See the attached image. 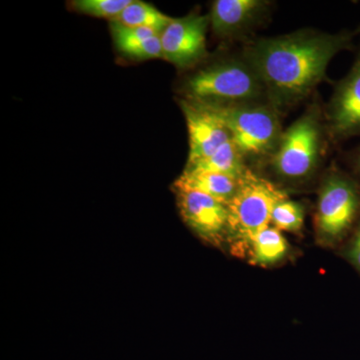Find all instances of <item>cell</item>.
<instances>
[{"mask_svg": "<svg viewBox=\"0 0 360 360\" xmlns=\"http://www.w3.org/2000/svg\"><path fill=\"white\" fill-rule=\"evenodd\" d=\"M305 212L302 203L284 200L272 210L271 224L281 231L297 232L304 224Z\"/></svg>", "mask_w": 360, "mask_h": 360, "instance_id": "17", "label": "cell"}, {"mask_svg": "<svg viewBox=\"0 0 360 360\" xmlns=\"http://www.w3.org/2000/svg\"><path fill=\"white\" fill-rule=\"evenodd\" d=\"M354 165L356 168L357 172L360 174V148L357 150V153L354 155Z\"/></svg>", "mask_w": 360, "mask_h": 360, "instance_id": "20", "label": "cell"}, {"mask_svg": "<svg viewBox=\"0 0 360 360\" xmlns=\"http://www.w3.org/2000/svg\"><path fill=\"white\" fill-rule=\"evenodd\" d=\"M180 215L187 226L205 243L221 245L227 236V206L212 196L175 189Z\"/></svg>", "mask_w": 360, "mask_h": 360, "instance_id": "8", "label": "cell"}, {"mask_svg": "<svg viewBox=\"0 0 360 360\" xmlns=\"http://www.w3.org/2000/svg\"><path fill=\"white\" fill-rule=\"evenodd\" d=\"M131 0H75L70 6L78 13L96 18L115 20L129 6Z\"/></svg>", "mask_w": 360, "mask_h": 360, "instance_id": "18", "label": "cell"}, {"mask_svg": "<svg viewBox=\"0 0 360 360\" xmlns=\"http://www.w3.org/2000/svg\"><path fill=\"white\" fill-rule=\"evenodd\" d=\"M111 34L118 51L136 59L163 58L160 33L149 28L127 27L110 21Z\"/></svg>", "mask_w": 360, "mask_h": 360, "instance_id": "12", "label": "cell"}, {"mask_svg": "<svg viewBox=\"0 0 360 360\" xmlns=\"http://www.w3.org/2000/svg\"><path fill=\"white\" fill-rule=\"evenodd\" d=\"M172 20V18H168L151 4L132 0L129 6L112 21L127 27L149 28L161 33Z\"/></svg>", "mask_w": 360, "mask_h": 360, "instance_id": "16", "label": "cell"}, {"mask_svg": "<svg viewBox=\"0 0 360 360\" xmlns=\"http://www.w3.org/2000/svg\"><path fill=\"white\" fill-rule=\"evenodd\" d=\"M267 4L260 0H217L212 4L210 23L215 34L231 37L253 25Z\"/></svg>", "mask_w": 360, "mask_h": 360, "instance_id": "11", "label": "cell"}, {"mask_svg": "<svg viewBox=\"0 0 360 360\" xmlns=\"http://www.w3.org/2000/svg\"><path fill=\"white\" fill-rule=\"evenodd\" d=\"M243 160L245 158L239 153L238 148L232 141H229L205 160L186 165V170L212 172L239 179L248 169Z\"/></svg>", "mask_w": 360, "mask_h": 360, "instance_id": "15", "label": "cell"}, {"mask_svg": "<svg viewBox=\"0 0 360 360\" xmlns=\"http://www.w3.org/2000/svg\"><path fill=\"white\" fill-rule=\"evenodd\" d=\"M212 106L224 118L231 141L243 158L274 155L283 135L274 106L262 103Z\"/></svg>", "mask_w": 360, "mask_h": 360, "instance_id": "4", "label": "cell"}, {"mask_svg": "<svg viewBox=\"0 0 360 360\" xmlns=\"http://www.w3.org/2000/svg\"><path fill=\"white\" fill-rule=\"evenodd\" d=\"M345 255L348 262L354 265V269L360 274V222L345 251Z\"/></svg>", "mask_w": 360, "mask_h": 360, "instance_id": "19", "label": "cell"}, {"mask_svg": "<svg viewBox=\"0 0 360 360\" xmlns=\"http://www.w3.org/2000/svg\"><path fill=\"white\" fill-rule=\"evenodd\" d=\"M360 213V191L354 180L333 174L322 184L315 226L322 243L333 245L354 226Z\"/></svg>", "mask_w": 360, "mask_h": 360, "instance_id": "6", "label": "cell"}, {"mask_svg": "<svg viewBox=\"0 0 360 360\" xmlns=\"http://www.w3.org/2000/svg\"><path fill=\"white\" fill-rule=\"evenodd\" d=\"M191 101L215 106L260 103L266 91L257 73L245 58L207 66L186 82Z\"/></svg>", "mask_w": 360, "mask_h": 360, "instance_id": "3", "label": "cell"}, {"mask_svg": "<svg viewBox=\"0 0 360 360\" xmlns=\"http://www.w3.org/2000/svg\"><path fill=\"white\" fill-rule=\"evenodd\" d=\"M288 198L276 184L246 169L226 205V240L231 243V252L239 257L248 251L252 239L271 224L274 206Z\"/></svg>", "mask_w": 360, "mask_h": 360, "instance_id": "2", "label": "cell"}, {"mask_svg": "<svg viewBox=\"0 0 360 360\" xmlns=\"http://www.w3.org/2000/svg\"><path fill=\"white\" fill-rule=\"evenodd\" d=\"M182 111L188 130L189 153L187 165L214 153L227 141L231 134L217 108L196 101H182Z\"/></svg>", "mask_w": 360, "mask_h": 360, "instance_id": "9", "label": "cell"}, {"mask_svg": "<svg viewBox=\"0 0 360 360\" xmlns=\"http://www.w3.org/2000/svg\"><path fill=\"white\" fill-rule=\"evenodd\" d=\"M238 187V179L212 172H187L174 182L175 189L198 191L229 205Z\"/></svg>", "mask_w": 360, "mask_h": 360, "instance_id": "13", "label": "cell"}, {"mask_svg": "<svg viewBox=\"0 0 360 360\" xmlns=\"http://www.w3.org/2000/svg\"><path fill=\"white\" fill-rule=\"evenodd\" d=\"M352 33L300 30L260 39L246 46L243 58L257 73L276 110L300 103L326 77L331 59L349 49Z\"/></svg>", "mask_w": 360, "mask_h": 360, "instance_id": "1", "label": "cell"}, {"mask_svg": "<svg viewBox=\"0 0 360 360\" xmlns=\"http://www.w3.org/2000/svg\"><path fill=\"white\" fill-rule=\"evenodd\" d=\"M328 129L338 139L360 134V53L336 85L328 108Z\"/></svg>", "mask_w": 360, "mask_h": 360, "instance_id": "10", "label": "cell"}, {"mask_svg": "<svg viewBox=\"0 0 360 360\" xmlns=\"http://www.w3.org/2000/svg\"><path fill=\"white\" fill-rule=\"evenodd\" d=\"M321 127L316 111L310 110L283 132L271 165L281 179L295 181L309 177L319 162Z\"/></svg>", "mask_w": 360, "mask_h": 360, "instance_id": "5", "label": "cell"}, {"mask_svg": "<svg viewBox=\"0 0 360 360\" xmlns=\"http://www.w3.org/2000/svg\"><path fill=\"white\" fill-rule=\"evenodd\" d=\"M288 250L290 245L283 232L269 225L252 239L248 252L251 264L270 266L283 262Z\"/></svg>", "mask_w": 360, "mask_h": 360, "instance_id": "14", "label": "cell"}, {"mask_svg": "<svg viewBox=\"0 0 360 360\" xmlns=\"http://www.w3.org/2000/svg\"><path fill=\"white\" fill-rule=\"evenodd\" d=\"M210 15L191 14L172 18L160 33L163 58L179 68H189L205 58Z\"/></svg>", "mask_w": 360, "mask_h": 360, "instance_id": "7", "label": "cell"}]
</instances>
